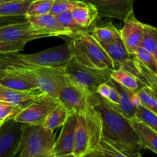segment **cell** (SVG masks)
Returning a JSON list of instances; mask_svg holds the SVG:
<instances>
[{
  "label": "cell",
  "mask_w": 157,
  "mask_h": 157,
  "mask_svg": "<svg viewBox=\"0 0 157 157\" xmlns=\"http://www.w3.org/2000/svg\"><path fill=\"white\" fill-rule=\"evenodd\" d=\"M71 12L76 22L84 29L90 27L100 18L96 8L90 3L81 0H79Z\"/></svg>",
  "instance_id": "cell-19"
},
{
  "label": "cell",
  "mask_w": 157,
  "mask_h": 157,
  "mask_svg": "<svg viewBox=\"0 0 157 157\" xmlns=\"http://www.w3.org/2000/svg\"><path fill=\"white\" fill-rule=\"evenodd\" d=\"M89 101L101 115V140L133 155H142L140 151L143 147L130 120L98 93L89 95Z\"/></svg>",
  "instance_id": "cell-1"
},
{
  "label": "cell",
  "mask_w": 157,
  "mask_h": 157,
  "mask_svg": "<svg viewBox=\"0 0 157 157\" xmlns=\"http://www.w3.org/2000/svg\"><path fill=\"white\" fill-rule=\"evenodd\" d=\"M93 5L100 18H112L124 21L133 11V0H81Z\"/></svg>",
  "instance_id": "cell-12"
},
{
  "label": "cell",
  "mask_w": 157,
  "mask_h": 157,
  "mask_svg": "<svg viewBox=\"0 0 157 157\" xmlns=\"http://www.w3.org/2000/svg\"><path fill=\"white\" fill-rule=\"evenodd\" d=\"M111 79L117 82L124 87L132 92H135L140 90L141 87L147 86L141 82L133 74L124 69H113L111 73Z\"/></svg>",
  "instance_id": "cell-22"
},
{
  "label": "cell",
  "mask_w": 157,
  "mask_h": 157,
  "mask_svg": "<svg viewBox=\"0 0 157 157\" xmlns=\"http://www.w3.org/2000/svg\"><path fill=\"white\" fill-rule=\"evenodd\" d=\"M26 19L37 30L51 34L53 35V37L61 36V35L69 37L73 35L71 32L66 29L59 22L56 15L51 13L31 16L26 18Z\"/></svg>",
  "instance_id": "cell-15"
},
{
  "label": "cell",
  "mask_w": 157,
  "mask_h": 157,
  "mask_svg": "<svg viewBox=\"0 0 157 157\" xmlns=\"http://www.w3.org/2000/svg\"><path fill=\"white\" fill-rule=\"evenodd\" d=\"M133 58H134V61L136 67L139 69V71L143 75L144 79H145L147 86H149L151 88L157 90V75L152 72L150 70H149L147 67H146L134 56H133Z\"/></svg>",
  "instance_id": "cell-34"
},
{
  "label": "cell",
  "mask_w": 157,
  "mask_h": 157,
  "mask_svg": "<svg viewBox=\"0 0 157 157\" xmlns=\"http://www.w3.org/2000/svg\"><path fill=\"white\" fill-rule=\"evenodd\" d=\"M33 0H16L0 5V17H25Z\"/></svg>",
  "instance_id": "cell-23"
},
{
  "label": "cell",
  "mask_w": 157,
  "mask_h": 157,
  "mask_svg": "<svg viewBox=\"0 0 157 157\" xmlns=\"http://www.w3.org/2000/svg\"><path fill=\"white\" fill-rule=\"evenodd\" d=\"M92 151L97 157H143L142 155L136 156L119 150L104 140H101L98 146Z\"/></svg>",
  "instance_id": "cell-26"
},
{
  "label": "cell",
  "mask_w": 157,
  "mask_h": 157,
  "mask_svg": "<svg viewBox=\"0 0 157 157\" xmlns=\"http://www.w3.org/2000/svg\"><path fill=\"white\" fill-rule=\"evenodd\" d=\"M20 110H21V109L17 106L0 101V121L5 122L7 120L14 117Z\"/></svg>",
  "instance_id": "cell-36"
},
{
  "label": "cell",
  "mask_w": 157,
  "mask_h": 157,
  "mask_svg": "<svg viewBox=\"0 0 157 157\" xmlns=\"http://www.w3.org/2000/svg\"><path fill=\"white\" fill-rule=\"evenodd\" d=\"M141 47L152 54L157 60V27L144 23V32Z\"/></svg>",
  "instance_id": "cell-27"
},
{
  "label": "cell",
  "mask_w": 157,
  "mask_h": 157,
  "mask_svg": "<svg viewBox=\"0 0 157 157\" xmlns=\"http://www.w3.org/2000/svg\"><path fill=\"white\" fill-rule=\"evenodd\" d=\"M15 157H19V156H18V155H17V156H15Z\"/></svg>",
  "instance_id": "cell-44"
},
{
  "label": "cell",
  "mask_w": 157,
  "mask_h": 157,
  "mask_svg": "<svg viewBox=\"0 0 157 157\" xmlns=\"http://www.w3.org/2000/svg\"><path fill=\"white\" fill-rule=\"evenodd\" d=\"M55 157H77L73 153H69V154H66V155H62V156H55Z\"/></svg>",
  "instance_id": "cell-40"
},
{
  "label": "cell",
  "mask_w": 157,
  "mask_h": 157,
  "mask_svg": "<svg viewBox=\"0 0 157 157\" xmlns=\"http://www.w3.org/2000/svg\"><path fill=\"white\" fill-rule=\"evenodd\" d=\"M102 137V121L99 112L89 101L85 111L77 113L75 146L73 153L84 156L98 146Z\"/></svg>",
  "instance_id": "cell-4"
},
{
  "label": "cell",
  "mask_w": 157,
  "mask_h": 157,
  "mask_svg": "<svg viewBox=\"0 0 157 157\" xmlns=\"http://www.w3.org/2000/svg\"><path fill=\"white\" fill-rule=\"evenodd\" d=\"M71 57L68 44L33 54H8L0 55V69L2 68H38L41 67H64Z\"/></svg>",
  "instance_id": "cell-2"
},
{
  "label": "cell",
  "mask_w": 157,
  "mask_h": 157,
  "mask_svg": "<svg viewBox=\"0 0 157 157\" xmlns=\"http://www.w3.org/2000/svg\"><path fill=\"white\" fill-rule=\"evenodd\" d=\"M113 62V69L122 68L123 66L130 61L133 55L127 52L125 44L121 38H118L107 44H101Z\"/></svg>",
  "instance_id": "cell-18"
},
{
  "label": "cell",
  "mask_w": 157,
  "mask_h": 157,
  "mask_svg": "<svg viewBox=\"0 0 157 157\" xmlns=\"http://www.w3.org/2000/svg\"><path fill=\"white\" fill-rule=\"evenodd\" d=\"M53 37L46 32L37 30L27 19L0 25V41L25 42L43 38Z\"/></svg>",
  "instance_id": "cell-9"
},
{
  "label": "cell",
  "mask_w": 157,
  "mask_h": 157,
  "mask_svg": "<svg viewBox=\"0 0 157 157\" xmlns=\"http://www.w3.org/2000/svg\"><path fill=\"white\" fill-rule=\"evenodd\" d=\"M3 124H4V122H2V121H0V127H1Z\"/></svg>",
  "instance_id": "cell-43"
},
{
  "label": "cell",
  "mask_w": 157,
  "mask_h": 157,
  "mask_svg": "<svg viewBox=\"0 0 157 157\" xmlns=\"http://www.w3.org/2000/svg\"><path fill=\"white\" fill-rule=\"evenodd\" d=\"M25 19V17H0V25L17 22Z\"/></svg>",
  "instance_id": "cell-38"
},
{
  "label": "cell",
  "mask_w": 157,
  "mask_h": 157,
  "mask_svg": "<svg viewBox=\"0 0 157 157\" xmlns=\"http://www.w3.org/2000/svg\"><path fill=\"white\" fill-rule=\"evenodd\" d=\"M77 125V113H70L61 127L59 137L55 141V156L73 153Z\"/></svg>",
  "instance_id": "cell-14"
},
{
  "label": "cell",
  "mask_w": 157,
  "mask_h": 157,
  "mask_svg": "<svg viewBox=\"0 0 157 157\" xmlns=\"http://www.w3.org/2000/svg\"><path fill=\"white\" fill-rule=\"evenodd\" d=\"M53 2L54 0H33L28 8L25 18L50 13Z\"/></svg>",
  "instance_id": "cell-29"
},
{
  "label": "cell",
  "mask_w": 157,
  "mask_h": 157,
  "mask_svg": "<svg viewBox=\"0 0 157 157\" xmlns=\"http://www.w3.org/2000/svg\"><path fill=\"white\" fill-rule=\"evenodd\" d=\"M152 89H153V88H152ZM153 93H154V95H155V97H156V99H157V90H154V89H153Z\"/></svg>",
  "instance_id": "cell-42"
},
{
  "label": "cell",
  "mask_w": 157,
  "mask_h": 157,
  "mask_svg": "<svg viewBox=\"0 0 157 157\" xmlns=\"http://www.w3.org/2000/svg\"><path fill=\"white\" fill-rule=\"evenodd\" d=\"M55 131L41 124H25L20 141L19 157H55Z\"/></svg>",
  "instance_id": "cell-5"
},
{
  "label": "cell",
  "mask_w": 157,
  "mask_h": 157,
  "mask_svg": "<svg viewBox=\"0 0 157 157\" xmlns=\"http://www.w3.org/2000/svg\"><path fill=\"white\" fill-rule=\"evenodd\" d=\"M143 149H148L157 155V133L136 117L130 120Z\"/></svg>",
  "instance_id": "cell-21"
},
{
  "label": "cell",
  "mask_w": 157,
  "mask_h": 157,
  "mask_svg": "<svg viewBox=\"0 0 157 157\" xmlns=\"http://www.w3.org/2000/svg\"><path fill=\"white\" fill-rule=\"evenodd\" d=\"M69 114L70 113L68 110L64 106L60 104L53 111L51 112L41 125L45 128L55 131L56 129L62 127L63 124L67 121Z\"/></svg>",
  "instance_id": "cell-25"
},
{
  "label": "cell",
  "mask_w": 157,
  "mask_h": 157,
  "mask_svg": "<svg viewBox=\"0 0 157 157\" xmlns=\"http://www.w3.org/2000/svg\"><path fill=\"white\" fill-rule=\"evenodd\" d=\"M5 69V68H2ZM17 72L29 81L33 83L37 88L49 96L58 99V92L66 79L64 67H41L38 68H6Z\"/></svg>",
  "instance_id": "cell-7"
},
{
  "label": "cell",
  "mask_w": 157,
  "mask_h": 157,
  "mask_svg": "<svg viewBox=\"0 0 157 157\" xmlns=\"http://www.w3.org/2000/svg\"><path fill=\"white\" fill-rule=\"evenodd\" d=\"M56 17L57 18H58V21H59V22L61 23L66 29H67L68 31L71 32L73 34L78 32V31L84 30V29H82V28L76 22V21H75V19L74 18L71 11L63 12V13L59 14V15H57Z\"/></svg>",
  "instance_id": "cell-33"
},
{
  "label": "cell",
  "mask_w": 157,
  "mask_h": 157,
  "mask_svg": "<svg viewBox=\"0 0 157 157\" xmlns=\"http://www.w3.org/2000/svg\"><path fill=\"white\" fill-rule=\"evenodd\" d=\"M111 82L115 86V87L117 89L120 94L119 103L117 104H113L111 103L112 105L118 111L124 114L126 117L132 120L135 117L136 107L140 104L137 95L135 92H132L127 90L113 80L111 79Z\"/></svg>",
  "instance_id": "cell-17"
},
{
  "label": "cell",
  "mask_w": 157,
  "mask_h": 157,
  "mask_svg": "<svg viewBox=\"0 0 157 157\" xmlns=\"http://www.w3.org/2000/svg\"><path fill=\"white\" fill-rule=\"evenodd\" d=\"M89 95L86 90L74 84L66 77L58 92V99L69 113H79L87 109L89 104Z\"/></svg>",
  "instance_id": "cell-10"
},
{
  "label": "cell",
  "mask_w": 157,
  "mask_h": 157,
  "mask_svg": "<svg viewBox=\"0 0 157 157\" xmlns=\"http://www.w3.org/2000/svg\"><path fill=\"white\" fill-rule=\"evenodd\" d=\"M43 92L40 90H20L10 88L0 84V101L9 103L22 110L39 98Z\"/></svg>",
  "instance_id": "cell-16"
},
{
  "label": "cell",
  "mask_w": 157,
  "mask_h": 157,
  "mask_svg": "<svg viewBox=\"0 0 157 157\" xmlns=\"http://www.w3.org/2000/svg\"><path fill=\"white\" fill-rule=\"evenodd\" d=\"M83 157H97V156L95 155V153H94L93 151H90L89 152V153H86L84 156H83Z\"/></svg>",
  "instance_id": "cell-39"
},
{
  "label": "cell",
  "mask_w": 157,
  "mask_h": 157,
  "mask_svg": "<svg viewBox=\"0 0 157 157\" xmlns=\"http://www.w3.org/2000/svg\"><path fill=\"white\" fill-rule=\"evenodd\" d=\"M81 157H83V156H81Z\"/></svg>",
  "instance_id": "cell-45"
},
{
  "label": "cell",
  "mask_w": 157,
  "mask_h": 157,
  "mask_svg": "<svg viewBox=\"0 0 157 157\" xmlns=\"http://www.w3.org/2000/svg\"><path fill=\"white\" fill-rule=\"evenodd\" d=\"M97 93L113 104H117L120 101V94L117 89L112 84L111 80L107 81V83L101 84L98 87Z\"/></svg>",
  "instance_id": "cell-32"
},
{
  "label": "cell",
  "mask_w": 157,
  "mask_h": 157,
  "mask_svg": "<svg viewBox=\"0 0 157 157\" xmlns=\"http://www.w3.org/2000/svg\"><path fill=\"white\" fill-rule=\"evenodd\" d=\"M61 104L57 98L42 94L13 117L16 122L29 125L42 124L47 117Z\"/></svg>",
  "instance_id": "cell-8"
},
{
  "label": "cell",
  "mask_w": 157,
  "mask_h": 157,
  "mask_svg": "<svg viewBox=\"0 0 157 157\" xmlns=\"http://www.w3.org/2000/svg\"><path fill=\"white\" fill-rule=\"evenodd\" d=\"M11 1H16V0H0V5L2 4V3L7 2H11Z\"/></svg>",
  "instance_id": "cell-41"
},
{
  "label": "cell",
  "mask_w": 157,
  "mask_h": 157,
  "mask_svg": "<svg viewBox=\"0 0 157 157\" xmlns=\"http://www.w3.org/2000/svg\"><path fill=\"white\" fill-rule=\"evenodd\" d=\"M79 0H54L50 13L52 15H59L63 12L71 11Z\"/></svg>",
  "instance_id": "cell-35"
},
{
  "label": "cell",
  "mask_w": 157,
  "mask_h": 157,
  "mask_svg": "<svg viewBox=\"0 0 157 157\" xmlns=\"http://www.w3.org/2000/svg\"><path fill=\"white\" fill-rule=\"evenodd\" d=\"M91 35L100 44H107L121 38L120 31L112 22H109L104 25L96 26L94 28Z\"/></svg>",
  "instance_id": "cell-24"
},
{
  "label": "cell",
  "mask_w": 157,
  "mask_h": 157,
  "mask_svg": "<svg viewBox=\"0 0 157 157\" xmlns=\"http://www.w3.org/2000/svg\"><path fill=\"white\" fill-rule=\"evenodd\" d=\"M141 105L157 115V99L153 90L149 86H144L136 92Z\"/></svg>",
  "instance_id": "cell-28"
},
{
  "label": "cell",
  "mask_w": 157,
  "mask_h": 157,
  "mask_svg": "<svg viewBox=\"0 0 157 157\" xmlns=\"http://www.w3.org/2000/svg\"><path fill=\"white\" fill-rule=\"evenodd\" d=\"M113 70L109 67L100 69L83 65L72 56L64 66V73L67 78L89 94L97 93L101 84L111 80Z\"/></svg>",
  "instance_id": "cell-6"
},
{
  "label": "cell",
  "mask_w": 157,
  "mask_h": 157,
  "mask_svg": "<svg viewBox=\"0 0 157 157\" xmlns=\"http://www.w3.org/2000/svg\"><path fill=\"white\" fill-rule=\"evenodd\" d=\"M133 56L149 70L157 75V60L150 52L140 46L136 49Z\"/></svg>",
  "instance_id": "cell-30"
},
{
  "label": "cell",
  "mask_w": 157,
  "mask_h": 157,
  "mask_svg": "<svg viewBox=\"0 0 157 157\" xmlns=\"http://www.w3.org/2000/svg\"><path fill=\"white\" fill-rule=\"evenodd\" d=\"M68 43L71 55L80 64L96 68L113 69V62L102 46L90 33L81 30L69 36Z\"/></svg>",
  "instance_id": "cell-3"
},
{
  "label": "cell",
  "mask_w": 157,
  "mask_h": 157,
  "mask_svg": "<svg viewBox=\"0 0 157 157\" xmlns=\"http://www.w3.org/2000/svg\"><path fill=\"white\" fill-rule=\"evenodd\" d=\"M135 117L157 133V115L156 113H153L145 107L140 104L136 107Z\"/></svg>",
  "instance_id": "cell-31"
},
{
  "label": "cell",
  "mask_w": 157,
  "mask_h": 157,
  "mask_svg": "<svg viewBox=\"0 0 157 157\" xmlns=\"http://www.w3.org/2000/svg\"><path fill=\"white\" fill-rule=\"evenodd\" d=\"M0 84L15 90H38L37 87L33 83L29 81L17 72L6 68L0 69Z\"/></svg>",
  "instance_id": "cell-20"
},
{
  "label": "cell",
  "mask_w": 157,
  "mask_h": 157,
  "mask_svg": "<svg viewBox=\"0 0 157 157\" xmlns=\"http://www.w3.org/2000/svg\"><path fill=\"white\" fill-rule=\"evenodd\" d=\"M25 126V124L16 122L12 117L0 127V157H15L18 154Z\"/></svg>",
  "instance_id": "cell-11"
},
{
  "label": "cell",
  "mask_w": 157,
  "mask_h": 157,
  "mask_svg": "<svg viewBox=\"0 0 157 157\" xmlns=\"http://www.w3.org/2000/svg\"><path fill=\"white\" fill-rule=\"evenodd\" d=\"M124 22V26L120 30L121 39L127 52L133 55L136 49L140 46L144 36V23L136 18L133 11L127 15Z\"/></svg>",
  "instance_id": "cell-13"
},
{
  "label": "cell",
  "mask_w": 157,
  "mask_h": 157,
  "mask_svg": "<svg viewBox=\"0 0 157 157\" xmlns=\"http://www.w3.org/2000/svg\"><path fill=\"white\" fill-rule=\"evenodd\" d=\"M25 42H5L0 41V55L16 53L24 50Z\"/></svg>",
  "instance_id": "cell-37"
}]
</instances>
